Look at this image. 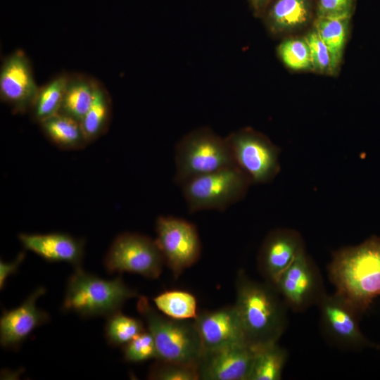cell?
Listing matches in <instances>:
<instances>
[{"mask_svg": "<svg viewBox=\"0 0 380 380\" xmlns=\"http://www.w3.org/2000/svg\"><path fill=\"white\" fill-rule=\"evenodd\" d=\"M156 243L165 265L178 277L194 265L201 253V243L196 226L179 217L160 216L156 222Z\"/></svg>", "mask_w": 380, "mask_h": 380, "instance_id": "obj_9", "label": "cell"}, {"mask_svg": "<svg viewBox=\"0 0 380 380\" xmlns=\"http://www.w3.org/2000/svg\"><path fill=\"white\" fill-rule=\"evenodd\" d=\"M96 82L82 74L68 75L59 113L81 122L92 102Z\"/></svg>", "mask_w": 380, "mask_h": 380, "instance_id": "obj_19", "label": "cell"}, {"mask_svg": "<svg viewBox=\"0 0 380 380\" xmlns=\"http://www.w3.org/2000/svg\"><path fill=\"white\" fill-rule=\"evenodd\" d=\"M251 183L236 165L195 177L181 187L189 211H223L241 201Z\"/></svg>", "mask_w": 380, "mask_h": 380, "instance_id": "obj_6", "label": "cell"}, {"mask_svg": "<svg viewBox=\"0 0 380 380\" xmlns=\"http://www.w3.org/2000/svg\"><path fill=\"white\" fill-rule=\"evenodd\" d=\"M175 162L174 179L180 186L195 177L236 165L225 137L208 127L193 129L178 141Z\"/></svg>", "mask_w": 380, "mask_h": 380, "instance_id": "obj_5", "label": "cell"}, {"mask_svg": "<svg viewBox=\"0 0 380 380\" xmlns=\"http://www.w3.org/2000/svg\"><path fill=\"white\" fill-rule=\"evenodd\" d=\"M328 272L336 293L365 312L380 296V236L335 251Z\"/></svg>", "mask_w": 380, "mask_h": 380, "instance_id": "obj_2", "label": "cell"}, {"mask_svg": "<svg viewBox=\"0 0 380 380\" xmlns=\"http://www.w3.org/2000/svg\"><path fill=\"white\" fill-rule=\"evenodd\" d=\"M350 15L315 17L313 29L331 51L338 72L341 65L351 20Z\"/></svg>", "mask_w": 380, "mask_h": 380, "instance_id": "obj_21", "label": "cell"}, {"mask_svg": "<svg viewBox=\"0 0 380 380\" xmlns=\"http://www.w3.org/2000/svg\"><path fill=\"white\" fill-rule=\"evenodd\" d=\"M300 234L289 228L270 231L265 238L258 255V268L262 277L272 284L305 251Z\"/></svg>", "mask_w": 380, "mask_h": 380, "instance_id": "obj_14", "label": "cell"}, {"mask_svg": "<svg viewBox=\"0 0 380 380\" xmlns=\"http://www.w3.org/2000/svg\"><path fill=\"white\" fill-rule=\"evenodd\" d=\"M137 309L155 341L156 360L197 364L204 349L194 319L170 318L140 296Z\"/></svg>", "mask_w": 380, "mask_h": 380, "instance_id": "obj_4", "label": "cell"}, {"mask_svg": "<svg viewBox=\"0 0 380 380\" xmlns=\"http://www.w3.org/2000/svg\"><path fill=\"white\" fill-rule=\"evenodd\" d=\"M109 273L129 272L158 279L165 261L156 240L138 233L125 232L115 237L104 258Z\"/></svg>", "mask_w": 380, "mask_h": 380, "instance_id": "obj_8", "label": "cell"}, {"mask_svg": "<svg viewBox=\"0 0 380 380\" xmlns=\"http://www.w3.org/2000/svg\"><path fill=\"white\" fill-rule=\"evenodd\" d=\"M147 376L151 380H199L197 364L155 360Z\"/></svg>", "mask_w": 380, "mask_h": 380, "instance_id": "obj_28", "label": "cell"}, {"mask_svg": "<svg viewBox=\"0 0 380 380\" xmlns=\"http://www.w3.org/2000/svg\"><path fill=\"white\" fill-rule=\"evenodd\" d=\"M46 289H35L18 307L4 310L0 319V344L2 348L17 350L39 327L47 323L49 314L39 308L37 300Z\"/></svg>", "mask_w": 380, "mask_h": 380, "instance_id": "obj_15", "label": "cell"}, {"mask_svg": "<svg viewBox=\"0 0 380 380\" xmlns=\"http://www.w3.org/2000/svg\"><path fill=\"white\" fill-rule=\"evenodd\" d=\"M315 6V0H273L262 18L271 34H288L312 21Z\"/></svg>", "mask_w": 380, "mask_h": 380, "instance_id": "obj_18", "label": "cell"}, {"mask_svg": "<svg viewBox=\"0 0 380 380\" xmlns=\"http://www.w3.org/2000/svg\"><path fill=\"white\" fill-rule=\"evenodd\" d=\"M140 296L120 277L104 279L78 267L68 278L61 310L84 318L107 317L121 310L128 300Z\"/></svg>", "mask_w": 380, "mask_h": 380, "instance_id": "obj_3", "label": "cell"}, {"mask_svg": "<svg viewBox=\"0 0 380 380\" xmlns=\"http://www.w3.org/2000/svg\"><path fill=\"white\" fill-rule=\"evenodd\" d=\"M272 285L287 307L296 312L318 305L326 293L321 274L305 250Z\"/></svg>", "mask_w": 380, "mask_h": 380, "instance_id": "obj_10", "label": "cell"}, {"mask_svg": "<svg viewBox=\"0 0 380 380\" xmlns=\"http://www.w3.org/2000/svg\"><path fill=\"white\" fill-rule=\"evenodd\" d=\"M122 349L124 360L128 362L139 363L158 357L155 341L147 329L122 346Z\"/></svg>", "mask_w": 380, "mask_h": 380, "instance_id": "obj_30", "label": "cell"}, {"mask_svg": "<svg viewBox=\"0 0 380 380\" xmlns=\"http://www.w3.org/2000/svg\"><path fill=\"white\" fill-rule=\"evenodd\" d=\"M254 348L248 380H280L288 357L287 350L278 342Z\"/></svg>", "mask_w": 380, "mask_h": 380, "instance_id": "obj_22", "label": "cell"}, {"mask_svg": "<svg viewBox=\"0 0 380 380\" xmlns=\"http://www.w3.org/2000/svg\"><path fill=\"white\" fill-rule=\"evenodd\" d=\"M194 322L204 350L247 343L234 305L215 310L198 311Z\"/></svg>", "mask_w": 380, "mask_h": 380, "instance_id": "obj_16", "label": "cell"}, {"mask_svg": "<svg viewBox=\"0 0 380 380\" xmlns=\"http://www.w3.org/2000/svg\"><path fill=\"white\" fill-rule=\"evenodd\" d=\"M42 132L55 145L63 149H80L88 142L80 122L57 113L39 123Z\"/></svg>", "mask_w": 380, "mask_h": 380, "instance_id": "obj_20", "label": "cell"}, {"mask_svg": "<svg viewBox=\"0 0 380 380\" xmlns=\"http://www.w3.org/2000/svg\"><path fill=\"white\" fill-rule=\"evenodd\" d=\"M318 305L322 329L333 343L348 350L370 345L360 329L362 313L348 300L336 292L325 293Z\"/></svg>", "mask_w": 380, "mask_h": 380, "instance_id": "obj_11", "label": "cell"}, {"mask_svg": "<svg viewBox=\"0 0 380 380\" xmlns=\"http://www.w3.org/2000/svg\"><path fill=\"white\" fill-rule=\"evenodd\" d=\"M235 289L234 305L246 342L253 347L278 342L286 327L288 307L274 286L253 280L240 270Z\"/></svg>", "mask_w": 380, "mask_h": 380, "instance_id": "obj_1", "label": "cell"}, {"mask_svg": "<svg viewBox=\"0 0 380 380\" xmlns=\"http://www.w3.org/2000/svg\"><path fill=\"white\" fill-rule=\"evenodd\" d=\"M225 139L235 165L251 184L271 182L280 171V148L267 136L251 127L229 134Z\"/></svg>", "mask_w": 380, "mask_h": 380, "instance_id": "obj_7", "label": "cell"}, {"mask_svg": "<svg viewBox=\"0 0 380 380\" xmlns=\"http://www.w3.org/2000/svg\"><path fill=\"white\" fill-rule=\"evenodd\" d=\"M309 46L312 70L329 75L337 73L331 51L312 28L305 37Z\"/></svg>", "mask_w": 380, "mask_h": 380, "instance_id": "obj_29", "label": "cell"}, {"mask_svg": "<svg viewBox=\"0 0 380 380\" xmlns=\"http://www.w3.org/2000/svg\"><path fill=\"white\" fill-rule=\"evenodd\" d=\"M110 112L109 95L97 81L92 102L80 122L88 142L98 139L105 132L109 123Z\"/></svg>", "mask_w": 380, "mask_h": 380, "instance_id": "obj_23", "label": "cell"}, {"mask_svg": "<svg viewBox=\"0 0 380 380\" xmlns=\"http://www.w3.org/2000/svg\"><path fill=\"white\" fill-rule=\"evenodd\" d=\"M39 88L29 58L22 50L4 58L0 69V97L14 113L30 110Z\"/></svg>", "mask_w": 380, "mask_h": 380, "instance_id": "obj_12", "label": "cell"}, {"mask_svg": "<svg viewBox=\"0 0 380 380\" xmlns=\"http://www.w3.org/2000/svg\"><path fill=\"white\" fill-rule=\"evenodd\" d=\"M18 239L25 249L51 262H66L81 267L84 254V241L61 232L47 234L22 233Z\"/></svg>", "mask_w": 380, "mask_h": 380, "instance_id": "obj_17", "label": "cell"}, {"mask_svg": "<svg viewBox=\"0 0 380 380\" xmlns=\"http://www.w3.org/2000/svg\"><path fill=\"white\" fill-rule=\"evenodd\" d=\"M68 75L60 74L39 88L30 111L34 121H42L59 113Z\"/></svg>", "mask_w": 380, "mask_h": 380, "instance_id": "obj_24", "label": "cell"}, {"mask_svg": "<svg viewBox=\"0 0 380 380\" xmlns=\"http://www.w3.org/2000/svg\"><path fill=\"white\" fill-rule=\"evenodd\" d=\"M277 54L289 69L312 70L310 49L305 37L285 39L278 46Z\"/></svg>", "mask_w": 380, "mask_h": 380, "instance_id": "obj_27", "label": "cell"}, {"mask_svg": "<svg viewBox=\"0 0 380 380\" xmlns=\"http://www.w3.org/2000/svg\"><path fill=\"white\" fill-rule=\"evenodd\" d=\"M254 350L247 343L203 350L197 362L199 380H248Z\"/></svg>", "mask_w": 380, "mask_h": 380, "instance_id": "obj_13", "label": "cell"}, {"mask_svg": "<svg viewBox=\"0 0 380 380\" xmlns=\"http://www.w3.org/2000/svg\"><path fill=\"white\" fill-rule=\"evenodd\" d=\"M153 301L161 313L176 319H194L198 312L196 297L185 291H165L154 297Z\"/></svg>", "mask_w": 380, "mask_h": 380, "instance_id": "obj_25", "label": "cell"}, {"mask_svg": "<svg viewBox=\"0 0 380 380\" xmlns=\"http://www.w3.org/2000/svg\"><path fill=\"white\" fill-rule=\"evenodd\" d=\"M25 258V253L22 251L15 258L10 262L0 261V289L2 290L6 284L7 279L15 274Z\"/></svg>", "mask_w": 380, "mask_h": 380, "instance_id": "obj_32", "label": "cell"}, {"mask_svg": "<svg viewBox=\"0 0 380 380\" xmlns=\"http://www.w3.org/2000/svg\"><path fill=\"white\" fill-rule=\"evenodd\" d=\"M146 329L141 319L118 311L106 317L105 338L113 347L123 346Z\"/></svg>", "mask_w": 380, "mask_h": 380, "instance_id": "obj_26", "label": "cell"}, {"mask_svg": "<svg viewBox=\"0 0 380 380\" xmlns=\"http://www.w3.org/2000/svg\"><path fill=\"white\" fill-rule=\"evenodd\" d=\"M355 0H317L315 16L353 15Z\"/></svg>", "mask_w": 380, "mask_h": 380, "instance_id": "obj_31", "label": "cell"}, {"mask_svg": "<svg viewBox=\"0 0 380 380\" xmlns=\"http://www.w3.org/2000/svg\"><path fill=\"white\" fill-rule=\"evenodd\" d=\"M254 15L262 18L273 0H247Z\"/></svg>", "mask_w": 380, "mask_h": 380, "instance_id": "obj_33", "label": "cell"}]
</instances>
